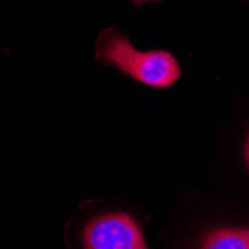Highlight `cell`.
<instances>
[{
    "label": "cell",
    "instance_id": "obj_1",
    "mask_svg": "<svg viewBox=\"0 0 249 249\" xmlns=\"http://www.w3.org/2000/svg\"><path fill=\"white\" fill-rule=\"evenodd\" d=\"M99 55L124 73L146 85L164 88L178 81L179 64L166 51H138L120 33L105 32L99 40Z\"/></svg>",
    "mask_w": 249,
    "mask_h": 249
},
{
    "label": "cell",
    "instance_id": "obj_2",
    "mask_svg": "<svg viewBox=\"0 0 249 249\" xmlns=\"http://www.w3.org/2000/svg\"><path fill=\"white\" fill-rule=\"evenodd\" d=\"M85 249H148L142 230L127 213H106L89 221L82 231Z\"/></svg>",
    "mask_w": 249,
    "mask_h": 249
},
{
    "label": "cell",
    "instance_id": "obj_3",
    "mask_svg": "<svg viewBox=\"0 0 249 249\" xmlns=\"http://www.w3.org/2000/svg\"><path fill=\"white\" fill-rule=\"evenodd\" d=\"M200 249H249V229H219L212 231Z\"/></svg>",
    "mask_w": 249,
    "mask_h": 249
},
{
    "label": "cell",
    "instance_id": "obj_4",
    "mask_svg": "<svg viewBox=\"0 0 249 249\" xmlns=\"http://www.w3.org/2000/svg\"><path fill=\"white\" fill-rule=\"evenodd\" d=\"M245 158H246V164H248V167H249V134H248L246 145H245Z\"/></svg>",
    "mask_w": 249,
    "mask_h": 249
},
{
    "label": "cell",
    "instance_id": "obj_5",
    "mask_svg": "<svg viewBox=\"0 0 249 249\" xmlns=\"http://www.w3.org/2000/svg\"><path fill=\"white\" fill-rule=\"evenodd\" d=\"M136 2H143V0H136Z\"/></svg>",
    "mask_w": 249,
    "mask_h": 249
}]
</instances>
